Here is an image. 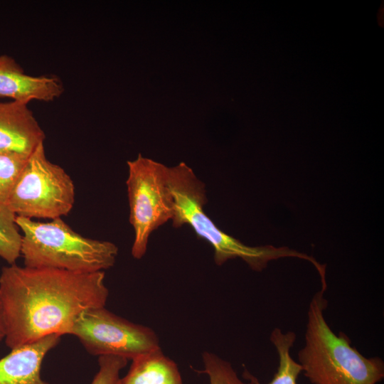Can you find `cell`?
<instances>
[{
    "label": "cell",
    "instance_id": "obj_1",
    "mask_svg": "<svg viewBox=\"0 0 384 384\" xmlns=\"http://www.w3.org/2000/svg\"><path fill=\"white\" fill-rule=\"evenodd\" d=\"M105 277L103 271L4 267L0 300L6 346L14 349L49 335L70 334L82 312L105 306L109 291Z\"/></svg>",
    "mask_w": 384,
    "mask_h": 384
},
{
    "label": "cell",
    "instance_id": "obj_2",
    "mask_svg": "<svg viewBox=\"0 0 384 384\" xmlns=\"http://www.w3.org/2000/svg\"><path fill=\"white\" fill-rule=\"evenodd\" d=\"M326 288L321 285L309 304L304 345L298 353L304 375L311 384L380 383L384 378L383 361L363 356L346 334H336L327 323Z\"/></svg>",
    "mask_w": 384,
    "mask_h": 384
},
{
    "label": "cell",
    "instance_id": "obj_3",
    "mask_svg": "<svg viewBox=\"0 0 384 384\" xmlns=\"http://www.w3.org/2000/svg\"><path fill=\"white\" fill-rule=\"evenodd\" d=\"M168 184L174 198L172 225H189L197 237L213 249L214 262L223 265L230 260L240 258L252 270L261 272L271 260L281 257L304 259V253L287 247L249 246L220 230L205 213L206 186L184 162L168 167Z\"/></svg>",
    "mask_w": 384,
    "mask_h": 384
},
{
    "label": "cell",
    "instance_id": "obj_4",
    "mask_svg": "<svg viewBox=\"0 0 384 384\" xmlns=\"http://www.w3.org/2000/svg\"><path fill=\"white\" fill-rule=\"evenodd\" d=\"M22 232L21 256L24 267L74 272H96L115 264L117 246L110 241L84 237L61 218L48 222L16 216Z\"/></svg>",
    "mask_w": 384,
    "mask_h": 384
},
{
    "label": "cell",
    "instance_id": "obj_5",
    "mask_svg": "<svg viewBox=\"0 0 384 384\" xmlns=\"http://www.w3.org/2000/svg\"><path fill=\"white\" fill-rule=\"evenodd\" d=\"M75 203V185L59 165L49 161L44 142L31 154L6 205L16 216L55 219L68 215Z\"/></svg>",
    "mask_w": 384,
    "mask_h": 384
},
{
    "label": "cell",
    "instance_id": "obj_6",
    "mask_svg": "<svg viewBox=\"0 0 384 384\" xmlns=\"http://www.w3.org/2000/svg\"><path fill=\"white\" fill-rule=\"evenodd\" d=\"M129 220L134 230L131 253L140 260L156 230L174 216V198L168 184V166L141 154L127 162Z\"/></svg>",
    "mask_w": 384,
    "mask_h": 384
},
{
    "label": "cell",
    "instance_id": "obj_7",
    "mask_svg": "<svg viewBox=\"0 0 384 384\" xmlns=\"http://www.w3.org/2000/svg\"><path fill=\"white\" fill-rule=\"evenodd\" d=\"M70 334L76 336L94 356H118L133 360L161 348L156 334L149 327L119 316L105 306L82 312Z\"/></svg>",
    "mask_w": 384,
    "mask_h": 384
},
{
    "label": "cell",
    "instance_id": "obj_8",
    "mask_svg": "<svg viewBox=\"0 0 384 384\" xmlns=\"http://www.w3.org/2000/svg\"><path fill=\"white\" fill-rule=\"evenodd\" d=\"M63 92L60 78L27 75L14 58L6 54L0 55V97L28 105L32 100L52 102Z\"/></svg>",
    "mask_w": 384,
    "mask_h": 384
},
{
    "label": "cell",
    "instance_id": "obj_9",
    "mask_svg": "<svg viewBox=\"0 0 384 384\" xmlns=\"http://www.w3.org/2000/svg\"><path fill=\"white\" fill-rule=\"evenodd\" d=\"M45 138L28 105L13 100L0 102V153L28 158Z\"/></svg>",
    "mask_w": 384,
    "mask_h": 384
},
{
    "label": "cell",
    "instance_id": "obj_10",
    "mask_svg": "<svg viewBox=\"0 0 384 384\" xmlns=\"http://www.w3.org/2000/svg\"><path fill=\"white\" fill-rule=\"evenodd\" d=\"M60 336L52 334L11 349L0 359V384H50L41 375L46 355L58 345Z\"/></svg>",
    "mask_w": 384,
    "mask_h": 384
},
{
    "label": "cell",
    "instance_id": "obj_11",
    "mask_svg": "<svg viewBox=\"0 0 384 384\" xmlns=\"http://www.w3.org/2000/svg\"><path fill=\"white\" fill-rule=\"evenodd\" d=\"M119 384H183V381L176 363L159 348L133 359Z\"/></svg>",
    "mask_w": 384,
    "mask_h": 384
},
{
    "label": "cell",
    "instance_id": "obj_12",
    "mask_svg": "<svg viewBox=\"0 0 384 384\" xmlns=\"http://www.w3.org/2000/svg\"><path fill=\"white\" fill-rule=\"evenodd\" d=\"M296 338V334L292 331L284 333L279 328L272 331L270 340L277 351L279 361L277 372L267 384H297L302 369L291 356V348ZM242 375L250 384H262L247 369L244 370Z\"/></svg>",
    "mask_w": 384,
    "mask_h": 384
},
{
    "label": "cell",
    "instance_id": "obj_13",
    "mask_svg": "<svg viewBox=\"0 0 384 384\" xmlns=\"http://www.w3.org/2000/svg\"><path fill=\"white\" fill-rule=\"evenodd\" d=\"M16 218L9 207L0 203V257L9 265L15 264L21 256L22 235Z\"/></svg>",
    "mask_w": 384,
    "mask_h": 384
},
{
    "label": "cell",
    "instance_id": "obj_14",
    "mask_svg": "<svg viewBox=\"0 0 384 384\" xmlns=\"http://www.w3.org/2000/svg\"><path fill=\"white\" fill-rule=\"evenodd\" d=\"M203 369L200 373L208 375L206 384H247L238 375L231 363L216 354L204 351L202 353Z\"/></svg>",
    "mask_w": 384,
    "mask_h": 384
},
{
    "label": "cell",
    "instance_id": "obj_15",
    "mask_svg": "<svg viewBox=\"0 0 384 384\" xmlns=\"http://www.w3.org/2000/svg\"><path fill=\"white\" fill-rule=\"evenodd\" d=\"M28 158L16 154L0 153L1 203L6 204L13 186Z\"/></svg>",
    "mask_w": 384,
    "mask_h": 384
},
{
    "label": "cell",
    "instance_id": "obj_16",
    "mask_svg": "<svg viewBox=\"0 0 384 384\" xmlns=\"http://www.w3.org/2000/svg\"><path fill=\"white\" fill-rule=\"evenodd\" d=\"M127 361L118 356H99V370L91 384H119L120 371L127 366Z\"/></svg>",
    "mask_w": 384,
    "mask_h": 384
},
{
    "label": "cell",
    "instance_id": "obj_17",
    "mask_svg": "<svg viewBox=\"0 0 384 384\" xmlns=\"http://www.w3.org/2000/svg\"><path fill=\"white\" fill-rule=\"evenodd\" d=\"M6 327L4 318L3 308L0 300V341L5 338Z\"/></svg>",
    "mask_w": 384,
    "mask_h": 384
}]
</instances>
